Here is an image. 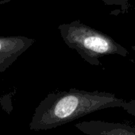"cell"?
<instances>
[{"instance_id":"6da1fadb","label":"cell","mask_w":135,"mask_h":135,"mask_svg":"<svg viewBox=\"0 0 135 135\" xmlns=\"http://www.w3.org/2000/svg\"><path fill=\"white\" fill-rule=\"evenodd\" d=\"M115 107L122 108L128 114L135 116L133 99L127 101L110 92L71 88L47 96L41 106V126L45 128H54L93 112Z\"/></svg>"},{"instance_id":"7a4b0ae2","label":"cell","mask_w":135,"mask_h":135,"mask_svg":"<svg viewBox=\"0 0 135 135\" xmlns=\"http://www.w3.org/2000/svg\"><path fill=\"white\" fill-rule=\"evenodd\" d=\"M60 36L67 46L74 49L89 64H101L100 58L117 55L127 56L129 51L114 38L103 32L74 20L58 26Z\"/></svg>"},{"instance_id":"3957f363","label":"cell","mask_w":135,"mask_h":135,"mask_svg":"<svg viewBox=\"0 0 135 135\" xmlns=\"http://www.w3.org/2000/svg\"><path fill=\"white\" fill-rule=\"evenodd\" d=\"M33 42L25 37H0V72H4Z\"/></svg>"},{"instance_id":"277c9868","label":"cell","mask_w":135,"mask_h":135,"mask_svg":"<svg viewBox=\"0 0 135 135\" xmlns=\"http://www.w3.org/2000/svg\"><path fill=\"white\" fill-rule=\"evenodd\" d=\"M75 126L87 135H135V126L126 123L91 120L78 122Z\"/></svg>"},{"instance_id":"5b68a950","label":"cell","mask_w":135,"mask_h":135,"mask_svg":"<svg viewBox=\"0 0 135 135\" xmlns=\"http://www.w3.org/2000/svg\"><path fill=\"white\" fill-rule=\"evenodd\" d=\"M100 1L107 6H120L125 11L128 8L129 0H100Z\"/></svg>"}]
</instances>
